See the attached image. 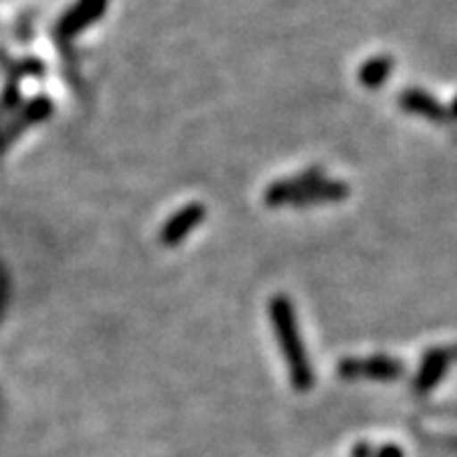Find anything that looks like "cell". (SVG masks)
Wrapping results in <instances>:
<instances>
[{
	"label": "cell",
	"mask_w": 457,
	"mask_h": 457,
	"mask_svg": "<svg viewBox=\"0 0 457 457\" xmlns=\"http://www.w3.org/2000/svg\"><path fill=\"white\" fill-rule=\"evenodd\" d=\"M269 311H271V322L273 331H276L278 345H280L285 360H287L292 386H295L296 392H308L311 386H313V369H311L306 345L301 341L299 327H296L295 308H292L287 296L276 295L271 299Z\"/></svg>",
	"instance_id": "cell-1"
},
{
	"label": "cell",
	"mask_w": 457,
	"mask_h": 457,
	"mask_svg": "<svg viewBox=\"0 0 457 457\" xmlns=\"http://www.w3.org/2000/svg\"><path fill=\"white\" fill-rule=\"evenodd\" d=\"M350 194L345 182L327 180L325 173L318 169L308 173L295 175L289 180L273 182L264 194L266 205L280 208V205H313V204H334L343 201Z\"/></svg>",
	"instance_id": "cell-2"
},
{
	"label": "cell",
	"mask_w": 457,
	"mask_h": 457,
	"mask_svg": "<svg viewBox=\"0 0 457 457\" xmlns=\"http://www.w3.org/2000/svg\"><path fill=\"white\" fill-rule=\"evenodd\" d=\"M337 376L343 380H397L403 376V364L395 357L373 355V357H345L338 361Z\"/></svg>",
	"instance_id": "cell-3"
},
{
	"label": "cell",
	"mask_w": 457,
	"mask_h": 457,
	"mask_svg": "<svg viewBox=\"0 0 457 457\" xmlns=\"http://www.w3.org/2000/svg\"><path fill=\"white\" fill-rule=\"evenodd\" d=\"M108 7V0H78L75 5L68 10L56 24V37L61 40H71V37L79 36L82 30L89 29L91 24H96L103 17Z\"/></svg>",
	"instance_id": "cell-4"
},
{
	"label": "cell",
	"mask_w": 457,
	"mask_h": 457,
	"mask_svg": "<svg viewBox=\"0 0 457 457\" xmlns=\"http://www.w3.org/2000/svg\"><path fill=\"white\" fill-rule=\"evenodd\" d=\"M453 361H457V345L453 348H434L425 353L420 364V371L413 380V390L418 395H429L434 387L439 386V380L444 378L448 367Z\"/></svg>",
	"instance_id": "cell-5"
},
{
	"label": "cell",
	"mask_w": 457,
	"mask_h": 457,
	"mask_svg": "<svg viewBox=\"0 0 457 457\" xmlns=\"http://www.w3.org/2000/svg\"><path fill=\"white\" fill-rule=\"evenodd\" d=\"M205 220V208L201 204H189L185 205L180 212H175L169 222L163 224L162 228V243L166 247L180 245L187 236L192 234L194 228H199V224Z\"/></svg>",
	"instance_id": "cell-6"
},
{
	"label": "cell",
	"mask_w": 457,
	"mask_h": 457,
	"mask_svg": "<svg viewBox=\"0 0 457 457\" xmlns=\"http://www.w3.org/2000/svg\"><path fill=\"white\" fill-rule=\"evenodd\" d=\"M399 105H402L409 114H418V117H425V120L432 121H444L445 117H448V108H444V105L425 89L402 91Z\"/></svg>",
	"instance_id": "cell-7"
},
{
	"label": "cell",
	"mask_w": 457,
	"mask_h": 457,
	"mask_svg": "<svg viewBox=\"0 0 457 457\" xmlns=\"http://www.w3.org/2000/svg\"><path fill=\"white\" fill-rule=\"evenodd\" d=\"M392 66H395V61H392L390 56H373V59H369L367 63L360 68V82L367 87V89H376V87H380L387 78H390Z\"/></svg>",
	"instance_id": "cell-8"
},
{
	"label": "cell",
	"mask_w": 457,
	"mask_h": 457,
	"mask_svg": "<svg viewBox=\"0 0 457 457\" xmlns=\"http://www.w3.org/2000/svg\"><path fill=\"white\" fill-rule=\"evenodd\" d=\"M373 457H403V451L399 448V445L387 444V445H383V448H380V451L376 453Z\"/></svg>",
	"instance_id": "cell-9"
},
{
	"label": "cell",
	"mask_w": 457,
	"mask_h": 457,
	"mask_svg": "<svg viewBox=\"0 0 457 457\" xmlns=\"http://www.w3.org/2000/svg\"><path fill=\"white\" fill-rule=\"evenodd\" d=\"M353 457H373L371 455V448H369V444H360L355 448V451H353Z\"/></svg>",
	"instance_id": "cell-10"
},
{
	"label": "cell",
	"mask_w": 457,
	"mask_h": 457,
	"mask_svg": "<svg viewBox=\"0 0 457 457\" xmlns=\"http://www.w3.org/2000/svg\"><path fill=\"white\" fill-rule=\"evenodd\" d=\"M448 117L457 120V96H455V101L451 103V108H448Z\"/></svg>",
	"instance_id": "cell-11"
}]
</instances>
